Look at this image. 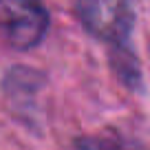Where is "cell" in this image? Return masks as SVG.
Returning a JSON list of instances; mask_svg holds the SVG:
<instances>
[{"label": "cell", "mask_w": 150, "mask_h": 150, "mask_svg": "<svg viewBox=\"0 0 150 150\" xmlns=\"http://www.w3.org/2000/svg\"><path fill=\"white\" fill-rule=\"evenodd\" d=\"M51 27L42 0H0V35L16 51L40 47Z\"/></svg>", "instance_id": "obj_2"}, {"label": "cell", "mask_w": 150, "mask_h": 150, "mask_svg": "<svg viewBox=\"0 0 150 150\" xmlns=\"http://www.w3.org/2000/svg\"><path fill=\"white\" fill-rule=\"evenodd\" d=\"M108 64H110L112 73L117 75V80L128 91H135V93L141 91V62L128 44L110 47V51H108Z\"/></svg>", "instance_id": "obj_4"}, {"label": "cell", "mask_w": 150, "mask_h": 150, "mask_svg": "<svg viewBox=\"0 0 150 150\" xmlns=\"http://www.w3.org/2000/svg\"><path fill=\"white\" fill-rule=\"evenodd\" d=\"M75 16L88 35L122 47L132 35L137 5L135 0H75Z\"/></svg>", "instance_id": "obj_1"}, {"label": "cell", "mask_w": 150, "mask_h": 150, "mask_svg": "<svg viewBox=\"0 0 150 150\" xmlns=\"http://www.w3.org/2000/svg\"><path fill=\"white\" fill-rule=\"evenodd\" d=\"M0 86H2V93L16 106L31 104L35 99V95L47 86V73L31 69V66H24V64H16L5 73Z\"/></svg>", "instance_id": "obj_3"}, {"label": "cell", "mask_w": 150, "mask_h": 150, "mask_svg": "<svg viewBox=\"0 0 150 150\" xmlns=\"http://www.w3.org/2000/svg\"><path fill=\"white\" fill-rule=\"evenodd\" d=\"M75 150H148L141 141L124 135L112 137H80L75 139Z\"/></svg>", "instance_id": "obj_5"}]
</instances>
